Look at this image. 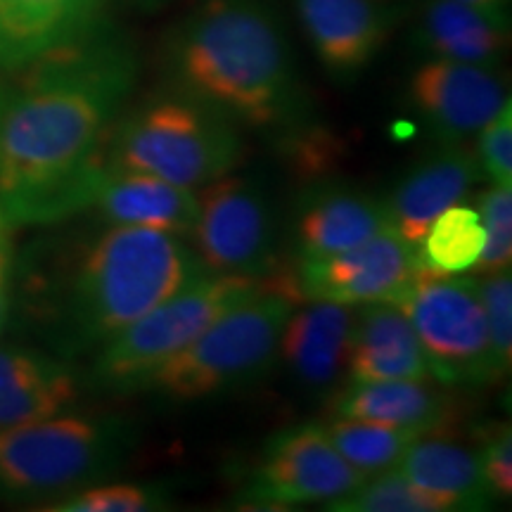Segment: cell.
Returning a JSON list of instances; mask_svg holds the SVG:
<instances>
[{
  "label": "cell",
  "mask_w": 512,
  "mask_h": 512,
  "mask_svg": "<svg viewBox=\"0 0 512 512\" xmlns=\"http://www.w3.org/2000/svg\"><path fill=\"white\" fill-rule=\"evenodd\" d=\"M22 72L0 102V207L10 226H46L91 209L136 60L91 34Z\"/></svg>",
  "instance_id": "obj_1"
},
{
  "label": "cell",
  "mask_w": 512,
  "mask_h": 512,
  "mask_svg": "<svg viewBox=\"0 0 512 512\" xmlns=\"http://www.w3.org/2000/svg\"><path fill=\"white\" fill-rule=\"evenodd\" d=\"M169 69L181 95L233 124L294 133L306 114L290 43L264 0H204L171 38Z\"/></svg>",
  "instance_id": "obj_2"
},
{
  "label": "cell",
  "mask_w": 512,
  "mask_h": 512,
  "mask_svg": "<svg viewBox=\"0 0 512 512\" xmlns=\"http://www.w3.org/2000/svg\"><path fill=\"white\" fill-rule=\"evenodd\" d=\"M211 271L176 233L114 226L88 249L69 285L62 347L81 354L102 347L133 320Z\"/></svg>",
  "instance_id": "obj_3"
},
{
  "label": "cell",
  "mask_w": 512,
  "mask_h": 512,
  "mask_svg": "<svg viewBox=\"0 0 512 512\" xmlns=\"http://www.w3.org/2000/svg\"><path fill=\"white\" fill-rule=\"evenodd\" d=\"M245 157L238 128L223 114L178 95L157 98L117 121L105 166L143 171L195 188L228 176Z\"/></svg>",
  "instance_id": "obj_4"
},
{
  "label": "cell",
  "mask_w": 512,
  "mask_h": 512,
  "mask_svg": "<svg viewBox=\"0 0 512 512\" xmlns=\"http://www.w3.org/2000/svg\"><path fill=\"white\" fill-rule=\"evenodd\" d=\"M292 311L290 283H266L207 325L159 370L150 389L171 401H197L261 380L278 358Z\"/></svg>",
  "instance_id": "obj_5"
},
{
  "label": "cell",
  "mask_w": 512,
  "mask_h": 512,
  "mask_svg": "<svg viewBox=\"0 0 512 512\" xmlns=\"http://www.w3.org/2000/svg\"><path fill=\"white\" fill-rule=\"evenodd\" d=\"M131 430L110 415H53L0 432V494L48 498L114 475Z\"/></svg>",
  "instance_id": "obj_6"
},
{
  "label": "cell",
  "mask_w": 512,
  "mask_h": 512,
  "mask_svg": "<svg viewBox=\"0 0 512 512\" xmlns=\"http://www.w3.org/2000/svg\"><path fill=\"white\" fill-rule=\"evenodd\" d=\"M264 285L266 280L261 278L204 275L107 339L95 358L88 382L102 394L145 392L159 370L181 354L207 325L230 306L254 297Z\"/></svg>",
  "instance_id": "obj_7"
},
{
  "label": "cell",
  "mask_w": 512,
  "mask_h": 512,
  "mask_svg": "<svg viewBox=\"0 0 512 512\" xmlns=\"http://www.w3.org/2000/svg\"><path fill=\"white\" fill-rule=\"evenodd\" d=\"M392 304L413 323L432 377L444 387H484L501 380L491 349L479 278H453L422 261Z\"/></svg>",
  "instance_id": "obj_8"
},
{
  "label": "cell",
  "mask_w": 512,
  "mask_h": 512,
  "mask_svg": "<svg viewBox=\"0 0 512 512\" xmlns=\"http://www.w3.org/2000/svg\"><path fill=\"white\" fill-rule=\"evenodd\" d=\"M202 264L211 273L264 278L275 266L271 202L249 178H219L197 197L192 226Z\"/></svg>",
  "instance_id": "obj_9"
},
{
  "label": "cell",
  "mask_w": 512,
  "mask_h": 512,
  "mask_svg": "<svg viewBox=\"0 0 512 512\" xmlns=\"http://www.w3.org/2000/svg\"><path fill=\"white\" fill-rule=\"evenodd\" d=\"M366 477L339 456L325 427L299 425L268 439L238 501L249 508L332 503Z\"/></svg>",
  "instance_id": "obj_10"
},
{
  "label": "cell",
  "mask_w": 512,
  "mask_h": 512,
  "mask_svg": "<svg viewBox=\"0 0 512 512\" xmlns=\"http://www.w3.org/2000/svg\"><path fill=\"white\" fill-rule=\"evenodd\" d=\"M422 268L415 242L387 228L361 245L325 259H299L292 292L309 302L370 304L392 302Z\"/></svg>",
  "instance_id": "obj_11"
},
{
  "label": "cell",
  "mask_w": 512,
  "mask_h": 512,
  "mask_svg": "<svg viewBox=\"0 0 512 512\" xmlns=\"http://www.w3.org/2000/svg\"><path fill=\"white\" fill-rule=\"evenodd\" d=\"M408 98L441 143H463L496 117L508 93L486 64L434 57L411 76Z\"/></svg>",
  "instance_id": "obj_12"
},
{
  "label": "cell",
  "mask_w": 512,
  "mask_h": 512,
  "mask_svg": "<svg viewBox=\"0 0 512 512\" xmlns=\"http://www.w3.org/2000/svg\"><path fill=\"white\" fill-rule=\"evenodd\" d=\"M107 0H0V67L22 72L91 36Z\"/></svg>",
  "instance_id": "obj_13"
},
{
  "label": "cell",
  "mask_w": 512,
  "mask_h": 512,
  "mask_svg": "<svg viewBox=\"0 0 512 512\" xmlns=\"http://www.w3.org/2000/svg\"><path fill=\"white\" fill-rule=\"evenodd\" d=\"M482 178L475 152L460 143H444L401 178L384 207L401 238L420 245L441 211L463 200Z\"/></svg>",
  "instance_id": "obj_14"
},
{
  "label": "cell",
  "mask_w": 512,
  "mask_h": 512,
  "mask_svg": "<svg viewBox=\"0 0 512 512\" xmlns=\"http://www.w3.org/2000/svg\"><path fill=\"white\" fill-rule=\"evenodd\" d=\"M320 62L337 76L366 69L392 27L382 0H294Z\"/></svg>",
  "instance_id": "obj_15"
},
{
  "label": "cell",
  "mask_w": 512,
  "mask_h": 512,
  "mask_svg": "<svg viewBox=\"0 0 512 512\" xmlns=\"http://www.w3.org/2000/svg\"><path fill=\"white\" fill-rule=\"evenodd\" d=\"M347 368L354 382L434 380L413 323L392 302H370L356 313Z\"/></svg>",
  "instance_id": "obj_16"
},
{
  "label": "cell",
  "mask_w": 512,
  "mask_h": 512,
  "mask_svg": "<svg viewBox=\"0 0 512 512\" xmlns=\"http://www.w3.org/2000/svg\"><path fill=\"white\" fill-rule=\"evenodd\" d=\"M91 207L114 226H150L176 235L192 233L197 219V195L192 188L110 166L102 171Z\"/></svg>",
  "instance_id": "obj_17"
},
{
  "label": "cell",
  "mask_w": 512,
  "mask_h": 512,
  "mask_svg": "<svg viewBox=\"0 0 512 512\" xmlns=\"http://www.w3.org/2000/svg\"><path fill=\"white\" fill-rule=\"evenodd\" d=\"M356 313L347 304L311 302L290 313L278 356L304 387L325 389L337 380L349 361Z\"/></svg>",
  "instance_id": "obj_18"
},
{
  "label": "cell",
  "mask_w": 512,
  "mask_h": 512,
  "mask_svg": "<svg viewBox=\"0 0 512 512\" xmlns=\"http://www.w3.org/2000/svg\"><path fill=\"white\" fill-rule=\"evenodd\" d=\"M79 382L53 356L29 349H0V432L53 418L74 406Z\"/></svg>",
  "instance_id": "obj_19"
},
{
  "label": "cell",
  "mask_w": 512,
  "mask_h": 512,
  "mask_svg": "<svg viewBox=\"0 0 512 512\" xmlns=\"http://www.w3.org/2000/svg\"><path fill=\"white\" fill-rule=\"evenodd\" d=\"M387 228H394L387 207L366 192L344 188L318 190L299 211V259H325L347 252Z\"/></svg>",
  "instance_id": "obj_20"
},
{
  "label": "cell",
  "mask_w": 512,
  "mask_h": 512,
  "mask_svg": "<svg viewBox=\"0 0 512 512\" xmlns=\"http://www.w3.org/2000/svg\"><path fill=\"white\" fill-rule=\"evenodd\" d=\"M396 470L444 510H486L496 501L486 482L479 451L448 439H418Z\"/></svg>",
  "instance_id": "obj_21"
},
{
  "label": "cell",
  "mask_w": 512,
  "mask_h": 512,
  "mask_svg": "<svg viewBox=\"0 0 512 512\" xmlns=\"http://www.w3.org/2000/svg\"><path fill=\"white\" fill-rule=\"evenodd\" d=\"M418 43L439 60L491 67L508 50V12L484 10L460 0H430L418 22Z\"/></svg>",
  "instance_id": "obj_22"
},
{
  "label": "cell",
  "mask_w": 512,
  "mask_h": 512,
  "mask_svg": "<svg viewBox=\"0 0 512 512\" xmlns=\"http://www.w3.org/2000/svg\"><path fill=\"white\" fill-rule=\"evenodd\" d=\"M339 418L408 427L420 434L444 430L456 418V403L430 380L354 382L335 396Z\"/></svg>",
  "instance_id": "obj_23"
},
{
  "label": "cell",
  "mask_w": 512,
  "mask_h": 512,
  "mask_svg": "<svg viewBox=\"0 0 512 512\" xmlns=\"http://www.w3.org/2000/svg\"><path fill=\"white\" fill-rule=\"evenodd\" d=\"M325 432L337 448L339 456L363 475L392 470L399 465L403 453L425 434L387 422L339 418L325 425Z\"/></svg>",
  "instance_id": "obj_24"
},
{
  "label": "cell",
  "mask_w": 512,
  "mask_h": 512,
  "mask_svg": "<svg viewBox=\"0 0 512 512\" xmlns=\"http://www.w3.org/2000/svg\"><path fill=\"white\" fill-rule=\"evenodd\" d=\"M484 249V223L479 211L453 204L432 221L420 240V259L441 273H465Z\"/></svg>",
  "instance_id": "obj_25"
},
{
  "label": "cell",
  "mask_w": 512,
  "mask_h": 512,
  "mask_svg": "<svg viewBox=\"0 0 512 512\" xmlns=\"http://www.w3.org/2000/svg\"><path fill=\"white\" fill-rule=\"evenodd\" d=\"M335 512H444L432 496L408 482L399 470H384L380 477L368 479L354 491L328 503Z\"/></svg>",
  "instance_id": "obj_26"
},
{
  "label": "cell",
  "mask_w": 512,
  "mask_h": 512,
  "mask_svg": "<svg viewBox=\"0 0 512 512\" xmlns=\"http://www.w3.org/2000/svg\"><path fill=\"white\" fill-rule=\"evenodd\" d=\"M479 216L484 223V249L477 264V275L510 268L512 261V185H494L479 200Z\"/></svg>",
  "instance_id": "obj_27"
},
{
  "label": "cell",
  "mask_w": 512,
  "mask_h": 512,
  "mask_svg": "<svg viewBox=\"0 0 512 512\" xmlns=\"http://www.w3.org/2000/svg\"><path fill=\"white\" fill-rule=\"evenodd\" d=\"M166 508L162 489L152 484H107L76 491L60 505H50L53 512H150Z\"/></svg>",
  "instance_id": "obj_28"
},
{
  "label": "cell",
  "mask_w": 512,
  "mask_h": 512,
  "mask_svg": "<svg viewBox=\"0 0 512 512\" xmlns=\"http://www.w3.org/2000/svg\"><path fill=\"white\" fill-rule=\"evenodd\" d=\"M479 294L489 325L491 349H494L496 366L505 375L512 361V275L510 268L484 273L479 280Z\"/></svg>",
  "instance_id": "obj_29"
},
{
  "label": "cell",
  "mask_w": 512,
  "mask_h": 512,
  "mask_svg": "<svg viewBox=\"0 0 512 512\" xmlns=\"http://www.w3.org/2000/svg\"><path fill=\"white\" fill-rule=\"evenodd\" d=\"M477 159L494 185H512V105L510 100L494 119L477 131Z\"/></svg>",
  "instance_id": "obj_30"
},
{
  "label": "cell",
  "mask_w": 512,
  "mask_h": 512,
  "mask_svg": "<svg viewBox=\"0 0 512 512\" xmlns=\"http://www.w3.org/2000/svg\"><path fill=\"white\" fill-rule=\"evenodd\" d=\"M479 460L496 498L508 501L512 496V434L508 425H498L486 434L479 448Z\"/></svg>",
  "instance_id": "obj_31"
},
{
  "label": "cell",
  "mask_w": 512,
  "mask_h": 512,
  "mask_svg": "<svg viewBox=\"0 0 512 512\" xmlns=\"http://www.w3.org/2000/svg\"><path fill=\"white\" fill-rule=\"evenodd\" d=\"M12 247L10 238L0 240V332L5 328V320L10 313V297H12Z\"/></svg>",
  "instance_id": "obj_32"
},
{
  "label": "cell",
  "mask_w": 512,
  "mask_h": 512,
  "mask_svg": "<svg viewBox=\"0 0 512 512\" xmlns=\"http://www.w3.org/2000/svg\"><path fill=\"white\" fill-rule=\"evenodd\" d=\"M460 3L477 5V8L494 10V12H508V0H460Z\"/></svg>",
  "instance_id": "obj_33"
},
{
  "label": "cell",
  "mask_w": 512,
  "mask_h": 512,
  "mask_svg": "<svg viewBox=\"0 0 512 512\" xmlns=\"http://www.w3.org/2000/svg\"><path fill=\"white\" fill-rule=\"evenodd\" d=\"M10 221L5 219V214H3V207H0V240H5V238H10Z\"/></svg>",
  "instance_id": "obj_34"
},
{
  "label": "cell",
  "mask_w": 512,
  "mask_h": 512,
  "mask_svg": "<svg viewBox=\"0 0 512 512\" xmlns=\"http://www.w3.org/2000/svg\"><path fill=\"white\" fill-rule=\"evenodd\" d=\"M0 102H3V91H0Z\"/></svg>",
  "instance_id": "obj_35"
}]
</instances>
